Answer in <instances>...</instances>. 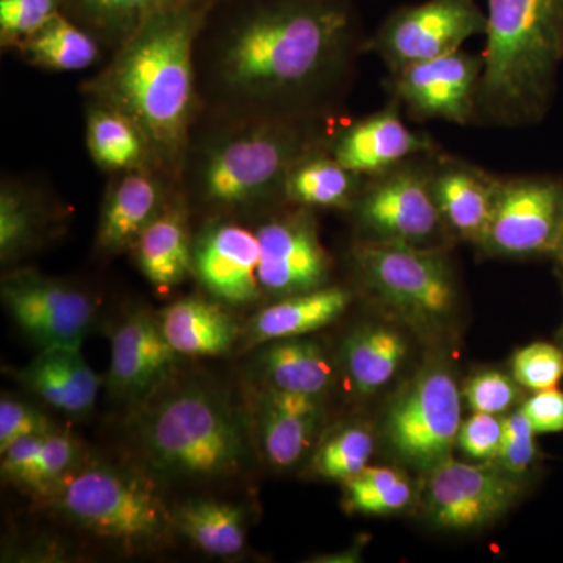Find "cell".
<instances>
[{"label":"cell","instance_id":"cell-3","mask_svg":"<svg viewBox=\"0 0 563 563\" xmlns=\"http://www.w3.org/2000/svg\"><path fill=\"white\" fill-rule=\"evenodd\" d=\"M332 113L202 110L179 188L188 206L221 214L284 201L292 166L331 150Z\"/></svg>","mask_w":563,"mask_h":563},{"label":"cell","instance_id":"cell-38","mask_svg":"<svg viewBox=\"0 0 563 563\" xmlns=\"http://www.w3.org/2000/svg\"><path fill=\"white\" fill-rule=\"evenodd\" d=\"M512 377L532 391L558 387L563 379V347L544 342L521 347L512 357Z\"/></svg>","mask_w":563,"mask_h":563},{"label":"cell","instance_id":"cell-34","mask_svg":"<svg viewBox=\"0 0 563 563\" xmlns=\"http://www.w3.org/2000/svg\"><path fill=\"white\" fill-rule=\"evenodd\" d=\"M412 496V485L404 474L387 466H366L351 479L344 481L346 507L357 512H399L409 506Z\"/></svg>","mask_w":563,"mask_h":563},{"label":"cell","instance_id":"cell-17","mask_svg":"<svg viewBox=\"0 0 563 563\" xmlns=\"http://www.w3.org/2000/svg\"><path fill=\"white\" fill-rule=\"evenodd\" d=\"M439 151L431 136L409 129L395 99L385 109L336 129L331 144L333 157L362 177L376 176Z\"/></svg>","mask_w":563,"mask_h":563},{"label":"cell","instance_id":"cell-5","mask_svg":"<svg viewBox=\"0 0 563 563\" xmlns=\"http://www.w3.org/2000/svg\"><path fill=\"white\" fill-rule=\"evenodd\" d=\"M139 440L152 470L169 479H225L250 462L242 415L225 393L206 384L180 385L151 402Z\"/></svg>","mask_w":563,"mask_h":563},{"label":"cell","instance_id":"cell-41","mask_svg":"<svg viewBox=\"0 0 563 563\" xmlns=\"http://www.w3.org/2000/svg\"><path fill=\"white\" fill-rule=\"evenodd\" d=\"M52 431L54 428L46 415L20 399L3 396L0 401V453L18 440Z\"/></svg>","mask_w":563,"mask_h":563},{"label":"cell","instance_id":"cell-29","mask_svg":"<svg viewBox=\"0 0 563 563\" xmlns=\"http://www.w3.org/2000/svg\"><path fill=\"white\" fill-rule=\"evenodd\" d=\"M13 51L36 68L73 73L98 63L102 44L65 13H58Z\"/></svg>","mask_w":563,"mask_h":563},{"label":"cell","instance_id":"cell-42","mask_svg":"<svg viewBox=\"0 0 563 563\" xmlns=\"http://www.w3.org/2000/svg\"><path fill=\"white\" fill-rule=\"evenodd\" d=\"M504 421L498 415L474 412L462 422L457 443L463 453L479 461H492L501 446Z\"/></svg>","mask_w":563,"mask_h":563},{"label":"cell","instance_id":"cell-11","mask_svg":"<svg viewBox=\"0 0 563 563\" xmlns=\"http://www.w3.org/2000/svg\"><path fill=\"white\" fill-rule=\"evenodd\" d=\"M562 225L563 177H501L479 246L501 257H553Z\"/></svg>","mask_w":563,"mask_h":563},{"label":"cell","instance_id":"cell-19","mask_svg":"<svg viewBox=\"0 0 563 563\" xmlns=\"http://www.w3.org/2000/svg\"><path fill=\"white\" fill-rule=\"evenodd\" d=\"M501 177L479 166L435 152L431 157V187L444 224L457 239L483 242Z\"/></svg>","mask_w":563,"mask_h":563},{"label":"cell","instance_id":"cell-30","mask_svg":"<svg viewBox=\"0 0 563 563\" xmlns=\"http://www.w3.org/2000/svg\"><path fill=\"white\" fill-rule=\"evenodd\" d=\"M176 531L198 550L232 558L246 547V518L239 506L213 499H190L173 510Z\"/></svg>","mask_w":563,"mask_h":563},{"label":"cell","instance_id":"cell-31","mask_svg":"<svg viewBox=\"0 0 563 563\" xmlns=\"http://www.w3.org/2000/svg\"><path fill=\"white\" fill-rule=\"evenodd\" d=\"M87 103V147L99 168L117 174L152 166L146 140L128 117L110 107Z\"/></svg>","mask_w":563,"mask_h":563},{"label":"cell","instance_id":"cell-43","mask_svg":"<svg viewBox=\"0 0 563 563\" xmlns=\"http://www.w3.org/2000/svg\"><path fill=\"white\" fill-rule=\"evenodd\" d=\"M521 410L537 433L563 431V391L558 387L533 393Z\"/></svg>","mask_w":563,"mask_h":563},{"label":"cell","instance_id":"cell-46","mask_svg":"<svg viewBox=\"0 0 563 563\" xmlns=\"http://www.w3.org/2000/svg\"><path fill=\"white\" fill-rule=\"evenodd\" d=\"M562 279H563V274H562ZM559 342H561V346L563 347V324L561 328V332H559Z\"/></svg>","mask_w":563,"mask_h":563},{"label":"cell","instance_id":"cell-20","mask_svg":"<svg viewBox=\"0 0 563 563\" xmlns=\"http://www.w3.org/2000/svg\"><path fill=\"white\" fill-rule=\"evenodd\" d=\"M177 355L161 320L147 312L132 313L111 335V390L120 398H139L165 379Z\"/></svg>","mask_w":563,"mask_h":563},{"label":"cell","instance_id":"cell-1","mask_svg":"<svg viewBox=\"0 0 563 563\" xmlns=\"http://www.w3.org/2000/svg\"><path fill=\"white\" fill-rule=\"evenodd\" d=\"M363 43L347 0H214L196 44L203 110L332 113Z\"/></svg>","mask_w":563,"mask_h":563},{"label":"cell","instance_id":"cell-13","mask_svg":"<svg viewBox=\"0 0 563 563\" xmlns=\"http://www.w3.org/2000/svg\"><path fill=\"white\" fill-rule=\"evenodd\" d=\"M2 301L18 328L43 350L80 346L96 317V303L87 292L33 269L3 277Z\"/></svg>","mask_w":563,"mask_h":563},{"label":"cell","instance_id":"cell-22","mask_svg":"<svg viewBox=\"0 0 563 563\" xmlns=\"http://www.w3.org/2000/svg\"><path fill=\"white\" fill-rule=\"evenodd\" d=\"M322 417L320 396L268 387L261 406V444L266 461L291 468L312 446Z\"/></svg>","mask_w":563,"mask_h":563},{"label":"cell","instance_id":"cell-14","mask_svg":"<svg viewBox=\"0 0 563 563\" xmlns=\"http://www.w3.org/2000/svg\"><path fill=\"white\" fill-rule=\"evenodd\" d=\"M292 207L255 229L261 243L258 282L263 296L274 301L320 290L331 276V257L322 246L312 210Z\"/></svg>","mask_w":563,"mask_h":563},{"label":"cell","instance_id":"cell-18","mask_svg":"<svg viewBox=\"0 0 563 563\" xmlns=\"http://www.w3.org/2000/svg\"><path fill=\"white\" fill-rule=\"evenodd\" d=\"M177 190L179 185L154 166L114 174L99 218L96 235L99 251L107 255L131 251Z\"/></svg>","mask_w":563,"mask_h":563},{"label":"cell","instance_id":"cell-35","mask_svg":"<svg viewBox=\"0 0 563 563\" xmlns=\"http://www.w3.org/2000/svg\"><path fill=\"white\" fill-rule=\"evenodd\" d=\"M373 451L372 431L363 426H350L322 443L313 459L314 472L344 483L368 466Z\"/></svg>","mask_w":563,"mask_h":563},{"label":"cell","instance_id":"cell-36","mask_svg":"<svg viewBox=\"0 0 563 563\" xmlns=\"http://www.w3.org/2000/svg\"><path fill=\"white\" fill-rule=\"evenodd\" d=\"M65 0H0V44L14 49L22 40L63 13Z\"/></svg>","mask_w":563,"mask_h":563},{"label":"cell","instance_id":"cell-39","mask_svg":"<svg viewBox=\"0 0 563 563\" xmlns=\"http://www.w3.org/2000/svg\"><path fill=\"white\" fill-rule=\"evenodd\" d=\"M503 440L498 454L493 459L503 472L509 474H523L537 461L539 448L531 422L523 410H517L507 418H503Z\"/></svg>","mask_w":563,"mask_h":563},{"label":"cell","instance_id":"cell-15","mask_svg":"<svg viewBox=\"0 0 563 563\" xmlns=\"http://www.w3.org/2000/svg\"><path fill=\"white\" fill-rule=\"evenodd\" d=\"M521 487L506 472L455 461L453 455L428 472L426 512L446 529H476L501 518Z\"/></svg>","mask_w":563,"mask_h":563},{"label":"cell","instance_id":"cell-27","mask_svg":"<svg viewBox=\"0 0 563 563\" xmlns=\"http://www.w3.org/2000/svg\"><path fill=\"white\" fill-rule=\"evenodd\" d=\"M195 0H65L63 13L114 52L144 22Z\"/></svg>","mask_w":563,"mask_h":563},{"label":"cell","instance_id":"cell-28","mask_svg":"<svg viewBox=\"0 0 563 563\" xmlns=\"http://www.w3.org/2000/svg\"><path fill=\"white\" fill-rule=\"evenodd\" d=\"M406 354L401 333L383 324L362 325L343 343L347 377L363 395H372L390 383Z\"/></svg>","mask_w":563,"mask_h":563},{"label":"cell","instance_id":"cell-40","mask_svg":"<svg viewBox=\"0 0 563 563\" xmlns=\"http://www.w3.org/2000/svg\"><path fill=\"white\" fill-rule=\"evenodd\" d=\"M517 385L507 374L484 372L466 380L463 398L473 412L499 415L517 401Z\"/></svg>","mask_w":563,"mask_h":563},{"label":"cell","instance_id":"cell-21","mask_svg":"<svg viewBox=\"0 0 563 563\" xmlns=\"http://www.w3.org/2000/svg\"><path fill=\"white\" fill-rule=\"evenodd\" d=\"M192 243L190 206L179 188L131 251L141 273L157 290H172L192 274Z\"/></svg>","mask_w":563,"mask_h":563},{"label":"cell","instance_id":"cell-32","mask_svg":"<svg viewBox=\"0 0 563 563\" xmlns=\"http://www.w3.org/2000/svg\"><path fill=\"white\" fill-rule=\"evenodd\" d=\"M262 372L277 390L321 396L332 384L333 366L320 344L301 339L279 340L263 351Z\"/></svg>","mask_w":563,"mask_h":563},{"label":"cell","instance_id":"cell-7","mask_svg":"<svg viewBox=\"0 0 563 563\" xmlns=\"http://www.w3.org/2000/svg\"><path fill=\"white\" fill-rule=\"evenodd\" d=\"M352 263L369 295L413 328L433 331L453 317L459 288L446 251L362 240Z\"/></svg>","mask_w":563,"mask_h":563},{"label":"cell","instance_id":"cell-2","mask_svg":"<svg viewBox=\"0 0 563 563\" xmlns=\"http://www.w3.org/2000/svg\"><path fill=\"white\" fill-rule=\"evenodd\" d=\"M213 2L195 0L151 18L81 87L87 102L120 111L140 129L152 166L176 185L203 110L196 44Z\"/></svg>","mask_w":563,"mask_h":563},{"label":"cell","instance_id":"cell-4","mask_svg":"<svg viewBox=\"0 0 563 563\" xmlns=\"http://www.w3.org/2000/svg\"><path fill=\"white\" fill-rule=\"evenodd\" d=\"M476 122L529 128L544 120L563 63V0H487Z\"/></svg>","mask_w":563,"mask_h":563},{"label":"cell","instance_id":"cell-45","mask_svg":"<svg viewBox=\"0 0 563 563\" xmlns=\"http://www.w3.org/2000/svg\"><path fill=\"white\" fill-rule=\"evenodd\" d=\"M553 258H554L555 265H558L559 272H561V274H563V225H562L561 236H559L558 246H555Z\"/></svg>","mask_w":563,"mask_h":563},{"label":"cell","instance_id":"cell-10","mask_svg":"<svg viewBox=\"0 0 563 563\" xmlns=\"http://www.w3.org/2000/svg\"><path fill=\"white\" fill-rule=\"evenodd\" d=\"M487 14L476 0H422L399 7L363 43L388 73L461 51L474 36L484 35Z\"/></svg>","mask_w":563,"mask_h":563},{"label":"cell","instance_id":"cell-9","mask_svg":"<svg viewBox=\"0 0 563 563\" xmlns=\"http://www.w3.org/2000/svg\"><path fill=\"white\" fill-rule=\"evenodd\" d=\"M461 426V391L453 374L432 363L393 402L387 437L404 462L428 473L451 457Z\"/></svg>","mask_w":563,"mask_h":563},{"label":"cell","instance_id":"cell-8","mask_svg":"<svg viewBox=\"0 0 563 563\" xmlns=\"http://www.w3.org/2000/svg\"><path fill=\"white\" fill-rule=\"evenodd\" d=\"M432 155H420L388 172L365 177L350 210L365 240L446 251L454 235L433 198Z\"/></svg>","mask_w":563,"mask_h":563},{"label":"cell","instance_id":"cell-44","mask_svg":"<svg viewBox=\"0 0 563 563\" xmlns=\"http://www.w3.org/2000/svg\"><path fill=\"white\" fill-rule=\"evenodd\" d=\"M44 435L27 437L18 440L7 448L2 454V474L7 481L20 484L24 474L31 470L33 463L38 459Z\"/></svg>","mask_w":563,"mask_h":563},{"label":"cell","instance_id":"cell-6","mask_svg":"<svg viewBox=\"0 0 563 563\" xmlns=\"http://www.w3.org/2000/svg\"><path fill=\"white\" fill-rule=\"evenodd\" d=\"M74 470L51 492L77 528L131 551L166 544L177 532L173 510L144 477L101 463Z\"/></svg>","mask_w":563,"mask_h":563},{"label":"cell","instance_id":"cell-25","mask_svg":"<svg viewBox=\"0 0 563 563\" xmlns=\"http://www.w3.org/2000/svg\"><path fill=\"white\" fill-rule=\"evenodd\" d=\"M162 331L179 355L218 357L228 354L240 335L235 318L222 307L202 298H185L161 313Z\"/></svg>","mask_w":563,"mask_h":563},{"label":"cell","instance_id":"cell-33","mask_svg":"<svg viewBox=\"0 0 563 563\" xmlns=\"http://www.w3.org/2000/svg\"><path fill=\"white\" fill-rule=\"evenodd\" d=\"M47 211L38 195L14 180L0 188V258L13 263L43 242Z\"/></svg>","mask_w":563,"mask_h":563},{"label":"cell","instance_id":"cell-26","mask_svg":"<svg viewBox=\"0 0 563 563\" xmlns=\"http://www.w3.org/2000/svg\"><path fill=\"white\" fill-rule=\"evenodd\" d=\"M365 177L320 150L292 166L284 185V201L303 209L351 210Z\"/></svg>","mask_w":563,"mask_h":563},{"label":"cell","instance_id":"cell-24","mask_svg":"<svg viewBox=\"0 0 563 563\" xmlns=\"http://www.w3.org/2000/svg\"><path fill=\"white\" fill-rule=\"evenodd\" d=\"M351 299L350 290L335 285L277 299L252 318L247 328L250 344L301 339L307 333L320 331L342 317Z\"/></svg>","mask_w":563,"mask_h":563},{"label":"cell","instance_id":"cell-23","mask_svg":"<svg viewBox=\"0 0 563 563\" xmlns=\"http://www.w3.org/2000/svg\"><path fill=\"white\" fill-rule=\"evenodd\" d=\"M18 377L44 402L68 415L90 412L101 388V379L85 361L80 346L44 347Z\"/></svg>","mask_w":563,"mask_h":563},{"label":"cell","instance_id":"cell-16","mask_svg":"<svg viewBox=\"0 0 563 563\" xmlns=\"http://www.w3.org/2000/svg\"><path fill=\"white\" fill-rule=\"evenodd\" d=\"M257 232L224 218H213L192 243V276L214 301L247 306L262 298Z\"/></svg>","mask_w":563,"mask_h":563},{"label":"cell","instance_id":"cell-37","mask_svg":"<svg viewBox=\"0 0 563 563\" xmlns=\"http://www.w3.org/2000/svg\"><path fill=\"white\" fill-rule=\"evenodd\" d=\"M79 443L69 435L52 431L44 435L38 459L22 477L20 485L36 488V490H51L63 477L68 476L76 468Z\"/></svg>","mask_w":563,"mask_h":563},{"label":"cell","instance_id":"cell-12","mask_svg":"<svg viewBox=\"0 0 563 563\" xmlns=\"http://www.w3.org/2000/svg\"><path fill=\"white\" fill-rule=\"evenodd\" d=\"M481 76L483 57L461 49L390 73L385 88L410 120L468 125L476 122Z\"/></svg>","mask_w":563,"mask_h":563}]
</instances>
